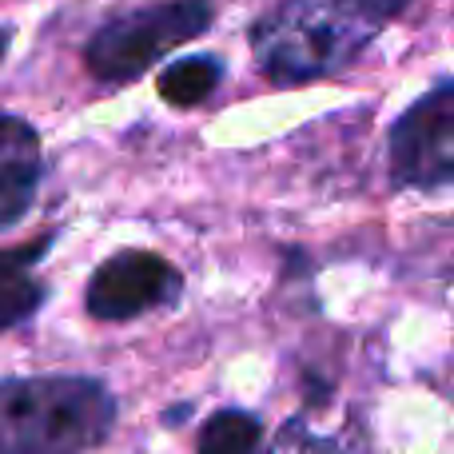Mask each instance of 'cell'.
<instances>
[{"instance_id":"11","label":"cell","mask_w":454,"mask_h":454,"mask_svg":"<svg viewBox=\"0 0 454 454\" xmlns=\"http://www.w3.org/2000/svg\"><path fill=\"white\" fill-rule=\"evenodd\" d=\"M4 52H8V28H0V60H4Z\"/></svg>"},{"instance_id":"9","label":"cell","mask_w":454,"mask_h":454,"mask_svg":"<svg viewBox=\"0 0 454 454\" xmlns=\"http://www.w3.org/2000/svg\"><path fill=\"white\" fill-rule=\"evenodd\" d=\"M263 447V423L247 411L223 407L200 431V454H259Z\"/></svg>"},{"instance_id":"1","label":"cell","mask_w":454,"mask_h":454,"mask_svg":"<svg viewBox=\"0 0 454 454\" xmlns=\"http://www.w3.org/2000/svg\"><path fill=\"white\" fill-rule=\"evenodd\" d=\"M411 0H279L251 28V52L275 84L343 72Z\"/></svg>"},{"instance_id":"2","label":"cell","mask_w":454,"mask_h":454,"mask_svg":"<svg viewBox=\"0 0 454 454\" xmlns=\"http://www.w3.org/2000/svg\"><path fill=\"white\" fill-rule=\"evenodd\" d=\"M112 427L116 395L100 379H0V454H88Z\"/></svg>"},{"instance_id":"3","label":"cell","mask_w":454,"mask_h":454,"mask_svg":"<svg viewBox=\"0 0 454 454\" xmlns=\"http://www.w3.org/2000/svg\"><path fill=\"white\" fill-rule=\"evenodd\" d=\"M207 28H212L207 0H164V4L136 8V12L116 16L92 32L84 64L100 84H132L172 48L188 44L192 36Z\"/></svg>"},{"instance_id":"8","label":"cell","mask_w":454,"mask_h":454,"mask_svg":"<svg viewBox=\"0 0 454 454\" xmlns=\"http://www.w3.org/2000/svg\"><path fill=\"white\" fill-rule=\"evenodd\" d=\"M220 80H223V68L215 56H184V60H172L160 72L156 88L176 108H196V104H204L220 88Z\"/></svg>"},{"instance_id":"6","label":"cell","mask_w":454,"mask_h":454,"mask_svg":"<svg viewBox=\"0 0 454 454\" xmlns=\"http://www.w3.org/2000/svg\"><path fill=\"white\" fill-rule=\"evenodd\" d=\"M44 176V148L28 120L0 112V227H12L28 215Z\"/></svg>"},{"instance_id":"5","label":"cell","mask_w":454,"mask_h":454,"mask_svg":"<svg viewBox=\"0 0 454 454\" xmlns=\"http://www.w3.org/2000/svg\"><path fill=\"white\" fill-rule=\"evenodd\" d=\"M184 291V275L156 251H120L104 259L88 279V315L100 323H124L148 315L164 303H176Z\"/></svg>"},{"instance_id":"7","label":"cell","mask_w":454,"mask_h":454,"mask_svg":"<svg viewBox=\"0 0 454 454\" xmlns=\"http://www.w3.org/2000/svg\"><path fill=\"white\" fill-rule=\"evenodd\" d=\"M44 251H48V239L16 247V251H0V331L24 323L44 303V283L32 275V263Z\"/></svg>"},{"instance_id":"10","label":"cell","mask_w":454,"mask_h":454,"mask_svg":"<svg viewBox=\"0 0 454 454\" xmlns=\"http://www.w3.org/2000/svg\"><path fill=\"white\" fill-rule=\"evenodd\" d=\"M267 454H363V450L351 447V442H343V439H331V434L311 431L303 419H291V423H283V431L275 434V442Z\"/></svg>"},{"instance_id":"4","label":"cell","mask_w":454,"mask_h":454,"mask_svg":"<svg viewBox=\"0 0 454 454\" xmlns=\"http://www.w3.org/2000/svg\"><path fill=\"white\" fill-rule=\"evenodd\" d=\"M387 164L395 188L442 192L454 180V80L442 76L423 92L387 136Z\"/></svg>"}]
</instances>
